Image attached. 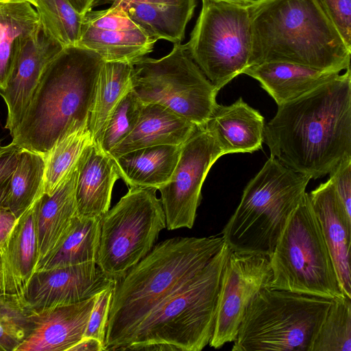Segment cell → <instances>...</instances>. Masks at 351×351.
Instances as JSON below:
<instances>
[{
  "mask_svg": "<svg viewBox=\"0 0 351 351\" xmlns=\"http://www.w3.org/2000/svg\"><path fill=\"white\" fill-rule=\"evenodd\" d=\"M271 156L316 179L351 158V72L278 106L265 124Z\"/></svg>",
  "mask_w": 351,
  "mask_h": 351,
  "instance_id": "obj_1",
  "label": "cell"
},
{
  "mask_svg": "<svg viewBox=\"0 0 351 351\" xmlns=\"http://www.w3.org/2000/svg\"><path fill=\"white\" fill-rule=\"evenodd\" d=\"M249 10L248 66L285 62L338 73L350 67L351 48L317 0H254Z\"/></svg>",
  "mask_w": 351,
  "mask_h": 351,
  "instance_id": "obj_2",
  "label": "cell"
},
{
  "mask_svg": "<svg viewBox=\"0 0 351 351\" xmlns=\"http://www.w3.org/2000/svg\"><path fill=\"white\" fill-rule=\"evenodd\" d=\"M224 243L215 236L166 239L115 280L105 350H118L154 308L200 271Z\"/></svg>",
  "mask_w": 351,
  "mask_h": 351,
  "instance_id": "obj_3",
  "label": "cell"
},
{
  "mask_svg": "<svg viewBox=\"0 0 351 351\" xmlns=\"http://www.w3.org/2000/svg\"><path fill=\"white\" fill-rule=\"evenodd\" d=\"M104 62L92 50L64 47L45 69L12 143L45 154L88 122Z\"/></svg>",
  "mask_w": 351,
  "mask_h": 351,
  "instance_id": "obj_4",
  "label": "cell"
},
{
  "mask_svg": "<svg viewBox=\"0 0 351 351\" xmlns=\"http://www.w3.org/2000/svg\"><path fill=\"white\" fill-rule=\"evenodd\" d=\"M230 252L225 242L200 271L154 308L118 350L154 344L171 350H203L213 335L221 274Z\"/></svg>",
  "mask_w": 351,
  "mask_h": 351,
  "instance_id": "obj_5",
  "label": "cell"
},
{
  "mask_svg": "<svg viewBox=\"0 0 351 351\" xmlns=\"http://www.w3.org/2000/svg\"><path fill=\"white\" fill-rule=\"evenodd\" d=\"M311 179L270 156L245 187L223 228L222 237L230 250L269 258Z\"/></svg>",
  "mask_w": 351,
  "mask_h": 351,
  "instance_id": "obj_6",
  "label": "cell"
},
{
  "mask_svg": "<svg viewBox=\"0 0 351 351\" xmlns=\"http://www.w3.org/2000/svg\"><path fill=\"white\" fill-rule=\"evenodd\" d=\"M269 261L270 288L331 300L346 296L307 193L291 214Z\"/></svg>",
  "mask_w": 351,
  "mask_h": 351,
  "instance_id": "obj_7",
  "label": "cell"
},
{
  "mask_svg": "<svg viewBox=\"0 0 351 351\" xmlns=\"http://www.w3.org/2000/svg\"><path fill=\"white\" fill-rule=\"evenodd\" d=\"M332 300L266 287L247 308L232 351H311Z\"/></svg>",
  "mask_w": 351,
  "mask_h": 351,
  "instance_id": "obj_8",
  "label": "cell"
},
{
  "mask_svg": "<svg viewBox=\"0 0 351 351\" xmlns=\"http://www.w3.org/2000/svg\"><path fill=\"white\" fill-rule=\"evenodd\" d=\"M132 64V90L143 104L163 106L199 128L218 104V90L190 55L186 44L175 43L165 56H144Z\"/></svg>",
  "mask_w": 351,
  "mask_h": 351,
  "instance_id": "obj_9",
  "label": "cell"
},
{
  "mask_svg": "<svg viewBox=\"0 0 351 351\" xmlns=\"http://www.w3.org/2000/svg\"><path fill=\"white\" fill-rule=\"evenodd\" d=\"M156 189L130 186L128 193L100 219L96 264L117 280L154 247L166 228Z\"/></svg>",
  "mask_w": 351,
  "mask_h": 351,
  "instance_id": "obj_10",
  "label": "cell"
},
{
  "mask_svg": "<svg viewBox=\"0 0 351 351\" xmlns=\"http://www.w3.org/2000/svg\"><path fill=\"white\" fill-rule=\"evenodd\" d=\"M190 39L191 56L219 90L248 66L252 46L249 5L202 0Z\"/></svg>",
  "mask_w": 351,
  "mask_h": 351,
  "instance_id": "obj_11",
  "label": "cell"
},
{
  "mask_svg": "<svg viewBox=\"0 0 351 351\" xmlns=\"http://www.w3.org/2000/svg\"><path fill=\"white\" fill-rule=\"evenodd\" d=\"M223 155L205 127L197 128L182 143L171 178L158 189L169 230L193 226L204 181L213 165Z\"/></svg>",
  "mask_w": 351,
  "mask_h": 351,
  "instance_id": "obj_12",
  "label": "cell"
},
{
  "mask_svg": "<svg viewBox=\"0 0 351 351\" xmlns=\"http://www.w3.org/2000/svg\"><path fill=\"white\" fill-rule=\"evenodd\" d=\"M271 277L268 256L231 250L221 274L210 347L218 349L234 341L247 308L269 287Z\"/></svg>",
  "mask_w": 351,
  "mask_h": 351,
  "instance_id": "obj_13",
  "label": "cell"
},
{
  "mask_svg": "<svg viewBox=\"0 0 351 351\" xmlns=\"http://www.w3.org/2000/svg\"><path fill=\"white\" fill-rule=\"evenodd\" d=\"M156 41L122 8L110 5L84 14L77 45L95 51L106 62L133 63L151 53Z\"/></svg>",
  "mask_w": 351,
  "mask_h": 351,
  "instance_id": "obj_14",
  "label": "cell"
},
{
  "mask_svg": "<svg viewBox=\"0 0 351 351\" xmlns=\"http://www.w3.org/2000/svg\"><path fill=\"white\" fill-rule=\"evenodd\" d=\"M64 48L41 20L21 42L6 87L0 90L8 108L5 128L11 136L22 121L45 69Z\"/></svg>",
  "mask_w": 351,
  "mask_h": 351,
  "instance_id": "obj_15",
  "label": "cell"
},
{
  "mask_svg": "<svg viewBox=\"0 0 351 351\" xmlns=\"http://www.w3.org/2000/svg\"><path fill=\"white\" fill-rule=\"evenodd\" d=\"M90 262L37 271L25 295V311L78 303L95 296L114 282Z\"/></svg>",
  "mask_w": 351,
  "mask_h": 351,
  "instance_id": "obj_16",
  "label": "cell"
},
{
  "mask_svg": "<svg viewBox=\"0 0 351 351\" xmlns=\"http://www.w3.org/2000/svg\"><path fill=\"white\" fill-rule=\"evenodd\" d=\"M40 199L18 217L0 252V298L24 311L27 290L36 271V219Z\"/></svg>",
  "mask_w": 351,
  "mask_h": 351,
  "instance_id": "obj_17",
  "label": "cell"
},
{
  "mask_svg": "<svg viewBox=\"0 0 351 351\" xmlns=\"http://www.w3.org/2000/svg\"><path fill=\"white\" fill-rule=\"evenodd\" d=\"M96 295L75 304L26 311L27 332L15 351H69L84 337Z\"/></svg>",
  "mask_w": 351,
  "mask_h": 351,
  "instance_id": "obj_18",
  "label": "cell"
},
{
  "mask_svg": "<svg viewBox=\"0 0 351 351\" xmlns=\"http://www.w3.org/2000/svg\"><path fill=\"white\" fill-rule=\"evenodd\" d=\"M77 162L55 191L50 195L44 194L39 200L36 219V272L61 247L78 215L75 199Z\"/></svg>",
  "mask_w": 351,
  "mask_h": 351,
  "instance_id": "obj_19",
  "label": "cell"
},
{
  "mask_svg": "<svg viewBox=\"0 0 351 351\" xmlns=\"http://www.w3.org/2000/svg\"><path fill=\"white\" fill-rule=\"evenodd\" d=\"M308 195L321 226L343 291L346 296L351 298V216L346 213L330 179Z\"/></svg>",
  "mask_w": 351,
  "mask_h": 351,
  "instance_id": "obj_20",
  "label": "cell"
},
{
  "mask_svg": "<svg viewBox=\"0 0 351 351\" xmlns=\"http://www.w3.org/2000/svg\"><path fill=\"white\" fill-rule=\"evenodd\" d=\"M122 8L149 36L173 44L181 43L196 0H96L93 8L104 5Z\"/></svg>",
  "mask_w": 351,
  "mask_h": 351,
  "instance_id": "obj_21",
  "label": "cell"
},
{
  "mask_svg": "<svg viewBox=\"0 0 351 351\" xmlns=\"http://www.w3.org/2000/svg\"><path fill=\"white\" fill-rule=\"evenodd\" d=\"M77 171V215L101 219L110 208L112 189L120 178L114 160L93 142L80 156Z\"/></svg>",
  "mask_w": 351,
  "mask_h": 351,
  "instance_id": "obj_22",
  "label": "cell"
},
{
  "mask_svg": "<svg viewBox=\"0 0 351 351\" xmlns=\"http://www.w3.org/2000/svg\"><path fill=\"white\" fill-rule=\"evenodd\" d=\"M265 124L261 114L239 97L229 106L217 104L204 127L227 154L261 149Z\"/></svg>",
  "mask_w": 351,
  "mask_h": 351,
  "instance_id": "obj_23",
  "label": "cell"
},
{
  "mask_svg": "<svg viewBox=\"0 0 351 351\" xmlns=\"http://www.w3.org/2000/svg\"><path fill=\"white\" fill-rule=\"evenodd\" d=\"M199 128L169 108L157 104H143L133 130L109 152L115 158L146 147L180 145Z\"/></svg>",
  "mask_w": 351,
  "mask_h": 351,
  "instance_id": "obj_24",
  "label": "cell"
},
{
  "mask_svg": "<svg viewBox=\"0 0 351 351\" xmlns=\"http://www.w3.org/2000/svg\"><path fill=\"white\" fill-rule=\"evenodd\" d=\"M242 74L258 81L278 106L332 80L340 73L320 71L290 62H268L249 66Z\"/></svg>",
  "mask_w": 351,
  "mask_h": 351,
  "instance_id": "obj_25",
  "label": "cell"
},
{
  "mask_svg": "<svg viewBox=\"0 0 351 351\" xmlns=\"http://www.w3.org/2000/svg\"><path fill=\"white\" fill-rule=\"evenodd\" d=\"M182 145L146 147L114 158L120 178L130 186L158 189L171 178Z\"/></svg>",
  "mask_w": 351,
  "mask_h": 351,
  "instance_id": "obj_26",
  "label": "cell"
},
{
  "mask_svg": "<svg viewBox=\"0 0 351 351\" xmlns=\"http://www.w3.org/2000/svg\"><path fill=\"white\" fill-rule=\"evenodd\" d=\"M40 19L23 0H0V90L6 87L23 40L38 26Z\"/></svg>",
  "mask_w": 351,
  "mask_h": 351,
  "instance_id": "obj_27",
  "label": "cell"
},
{
  "mask_svg": "<svg viewBox=\"0 0 351 351\" xmlns=\"http://www.w3.org/2000/svg\"><path fill=\"white\" fill-rule=\"evenodd\" d=\"M132 64L104 61L99 75L88 127L93 142L99 145L105 124L121 99L132 88Z\"/></svg>",
  "mask_w": 351,
  "mask_h": 351,
  "instance_id": "obj_28",
  "label": "cell"
},
{
  "mask_svg": "<svg viewBox=\"0 0 351 351\" xmlns=\"http://www.w3.org/2000/svg\"><path fill=\"white\" fill-rule=\"evenodd\" d=\"M44 155L22 149L9 183L5 209L16 217L44 195Z\"/></svg>",
  "mask_w": 351,
  "mask_h": 351,
  "instance_id": "obj_29",
  "label": "cell"
},
{
  "mask_svg": "<svg viewBox=\"0 0 351 351\" xmlns=\"http://www.w3.org/2000/svg\"><path fill=\"white\" fill-rule=\"evenodd\" d=\"M100 219L77 215L61 247L37 271L95 262L99 245Z\"/></svg>",
  "mask_w": 351,
  "mask_h": 351,
  "instance_id": "obj_30",
  "label": "cell"
},
{
  "mask_svg": "<svg viewBox=\"0 0 351 351\" xmlns=\"http://www.w3.org/2000/svg\"><path fill=\"white\" fill-rule=\"evenodd\" d=\"M93 143L88 122L72 130L45 153L44 194L51 195L78 161L84 150Z\"/></svg>",
  "mask_w": 351,
  "mask_h": 351,
  "instance_id": "obj_31",
  "label": "cell"
},
{
  "mask_svg": "<svg viewBox=\"0 0 351 351\" xmlns=\"http://www.w3.org/2000/svg\"><path fill=\"white\" fill-rule=\"evenodd\" d=\"M311 351H351V298L332 300Z\"/></svg>",
  "mask_w": 351,
  "mask_h": 351,
  "instance_id": "obj_32",
  "label": "cell"
},
{
  "mask_svg": "<svg viewBox=\"0 0 351 351\" xmlns=\"http://www.w3.org/2000/svg\"><path fill=\"white\" fill-rule=\"evenodd\" d=\"M35 8L44 25L64 47L77 45L84 16L69 0H38Z\"/></svg>",
  "mask_w": 351,
  "mask_h": 351,
  "instance_id": "obj_33",
  "label": "cell"
},
{
  "mask_svg": "<svg viewBox=\"0 0 351 351\" xmlns=\"http://www.w3.org/2000/svg\"><path fill=\"white\" fill-rule=\"evenodd\" d=\"M143 104L132 90L126 93L110 114L99 146L107 153L122 141L137 124Z\"/></svg>",
  "mask_w": 351,
  "mask_h": 351,
  "instance_id": "obj_34",
  "label": "cell"
},
{
  "mask_svg": "<svg viewBox=\"0 0 351 351\" xmlns=\"http://www.w3.org/2000/svg\"><path fill=\"white\" fill-rule=\"evenodd\" d=\"M26 311L9 301L0 303V351H15L27 332Z\"/></svg>",
  "mask_w": 351,
  "mask_h": 351,
  "instance_id": "obj_35",
  "label": "cell"
},
{
  "mask_svg": "<svg viewBox=\"0 0 351 351\" xmlns=\"http://www.w3.org/2000/svg\"><path fill=\"white\" fill-rule=\"evenodd\" d=\"M114 286V282L96 295L84 337H93L104 344Z\"/></svg>",
  "mask_w": 351,
  "mask_h": 351,
  "instance_id": "obj_36",
  "label": "cell"
},
{
  "mask_svg": "<svg viewBox=\"0 0 351 351\" xmlns=\"http://www.w3.org/2000/svg\"><path fill=\"white\" fill-rule=\"evenodd\" d=\"M346 45L351 48V0H317Z\"/></svg>",
  "mask_w": 351,
  "mask_h": 351,
  "instance_id": "obj_37",
  "label": "cell"
},
{
  "mask_svg": "<svg viewBox=\"0 0 351 351\" xmlns=\"http://www.w3.org/2000/svg\"><path fill=\"white\" fill-rule=\"evenodd\" d=\"M329 175L337 196L351 216V158L341 162Z\"/></svg>",
  "mask_w": 351,
  "mask_h": 351,
  "instance_id": "obj_38",
  "label": "cell"
},
{
  "mask_svg": "<svg viewBox=\"0 0 351 351\" xmlns=\"http://www.w3.org/2000/svg\"><path fill=\"white\" fill-rule=\"evenodd\" d=\"M21 148L11 142L0 154V210L5 209V199L12 175ZM6 210V209H5Z\"/></svg>",
  "mask_w": 351,
  "mask_h": 351,
  "instance_id": "obj_39",
  "label": "cell"
},
{
  "mask_svg": "<svg viewBox=\"0 0 351 351\" xmlns=\"http://www.w3.org/2000/svg\"><path fill=\"white\" fill-rule=\"evenodd\" d=\"M18 217L8 210H0V252L7 242Z\"/></svg>",
  "mask_w": 351,
  "mask_h": 351,
  "instance_id": "obj_40",
  "label": "cell"
},
{
  "mask_svg": "<svg viewBox=\"0 0 351 351\" xmlns=\"http://www.w3.org/2000/svg\"><path fill=\"white\" fill-rule=\"evenodd\" d=\"M69 351H106L104 344L93 337H83Z\"/></svg>",
  "mask_w": 351,
  "mask_h": 351,
  "instance_id": "obj_41",
  "label": "cell"
},
{
  "mask_svg": "<svg viewBox=\"0 0 351 351\" xmlns=\"http://www.w3.org/2000/svg\"><path fill=\"white\" fill-rule=\"evenodd\" d=\"M73 8L82 15L92 10V5L96 0H69Z\"/></svg>",
  "mask_w": 351,
  "mask_h": 351,
  "instance_id": "obj_42",
  "label": "cell"
},
{
  "mask_svg": "<svg viewBox=\"0 0 351 351\" xmlns=\"http://www.w3.org/2000/svg\"><path fill=\"white\" fill-rule=\"evenodd\" d=\"M223 2H228L231 3H235V4H240V5H250L254 0H217Z\"/></svg>",
  "mask_w": 351,
  "mask_h": 351,
  "instance_id": "obj_43",
  "label": "cell"
},
{
  "mask_svg": "<svg viewBox=\"0 0 351 351\" xmlns=\"http://www.w3.org/2000/svg\"><path fill=\"white\" fill-rule=\"evenodd\" d=\"M23 1L28 2L32 5L36 7L37 5V3H38V0H23Z\"/></svg>",
  "mask_w": 351,
  "mask_h": 351,
  "instance_id": "obj_44",
  "label": "cell"
},
{
  "mask_svg": "<svg viewBox=\"0 0 351 351\" xmlns=\"http://www.w3.org/2000/svg\"><path fill=\"white\" fill-rule=\"evenodd\" d=\"M7 147H8V145H5L3 147L0 145V154L1 152H3L4 150H5Z\"/></svg>",
  "mask_w": 351,
  "mask_h": 351,
  "instance_id": "obj_45",
  "label": "cell"
},
{
  "mask_svg": "<svg viewBox=\"0 0 351 351\" xmlns=\"http://www.w3.org/2000/svg\"><path fill=\"white\" fill-rule=\"evenodd\" d=\"M3 300H2L1 298H0V303H1Z\"/></svg>",
  "mask_w": 351,
  "mask_h": 351,
  "instance_id": "obj_46",
  "label": "cell"
}]
</instances>
